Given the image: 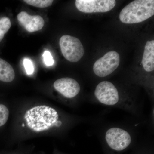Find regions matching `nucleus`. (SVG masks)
Segmentation results:
<instances>
[{
	"instance_id": "obj_5",
	"label": "nucleus",
	"mask_w": 154,
	"mask_h": 154,
	"mask_svg": "<svg viewBox=\"0 0 154 154\" xmlns=\"http://www.w3.org/2000/svg\"><path fill=\"white\" fill-rule=\"evenodd\" d=\"M115 0H76L75 6L81 12L87 14L105 13L115 7Z\"/></svg>"
},
{
	"instance_id": "obj_11",
	"label": "nucleus",
	"mask_w": 154,
	"mask_h": 154,
	"mask_svg": "<svg viewBox=\"0 0 154 154\" xmlns=\"http://www.w3.org/2000/svg\"><path fill=\"white\" fill-rule=\"evenodd\" d=\"M15 72L11 65L0 58V81L10 82L15 79Z\"/></svg>"
},
{
	"instance_id": "obj_13",
	"label": "nucleus",
	"mask_w": 154,
	"mask_h": 154,
	"mask_svg": "<svg viewBox=\"0 0 154 154\" xmlns=\"http://www.w3.org/2000/svg\"><path fill=\"white\" fill-rule=\"evenodd\" d=\"M23 2L30 5L38 8H45L51 6L52 0H24Z\"/></svg>"
},
{
	"instance_id": "obj_3",
	"label": "nucleus",
	"mask_w": 154,
	"mask_h": 154,
	"mask_svg": "<svg viewBox=\"0 0 154 154\" xmlns=\"http://www.w3.org/2000/svg\"><path fill=\"white\" fill-rule=\"evenodd\" d=\"M61 51L64 57L71 62H77L83 57L85 50L79 38L70 36L64 35L59 41Z\"/></svg>"
},
{
	"instance_id": "obj_4",
	"label": "nucleus",
	"mask_w": 154,
	"mask_h": 154,
	"mask_svg": "<svg viewBox=\"0 0 154 154\" xmlns=\"http://www.w3.org/2000/svg\"><path fill=\"white\" fill-rule=\"evenodd\" d=\"M120 57L118 52L111 51L95 62L93 66L94 73L99 77H105L111 74L118 67Z\"/></svg>"
},
{
	"instance_id": "obj_7",
	"label": "nucleus",
	"mask_w": 154,
	"mask_h": 154,
	"mask_svg": "<svg viewBox=\"0 0 154 154\" xmlns=\"http://www.w3.org/2000/svg\"><path fill=\"white\" fill-rule=\"evenodd\" d=\"M94 94L99 102L105 105H115L119 99L117 89L113 84L107 81H103L98 84Z\"/></svg>"
},
{
	"instance_id": "obj_8",
	"label": "nucleus",
	"mask_w": 154,
	"mask_h": 154,
	"mask_svg": "<svg viewBox=\"0 0 154 154\" xmlns=\"http://www.w3.org/2000/svg\"><path fill=\"white\" fill-rule=\"evenodd\" d=\"M54 87L57 91L67 98H72L79 93L81 88L75 80L70 78H63L54 82Z\"/></svg>"
},
{
	"instance_id": "obj_10",
	"label": "nucleus",
	"mask_w": 154,
	"mask_h": 154,
	"mask_svg": "<svg viewBox=\"0 0 154 154\" xmlns=\"http://www.w3.org/2000/svg\"><path fill=\"white\" fill-rule=\"evenodd\" d=\"M142 64L146 71L150 72L154 69V40L146 42Z\"/></svg>"
},
{
	"instance_id": "obj_1",
	"label": "nucleus",
	"mask_w": 154,
	"mask_h": 154,
	"mask_svg": "<svg viewBox=\"0 0 154 154\" xmlns=\"http://www.w3.org/2000/svg\"><path fill=\"white\" fill-rule=\"evenodd\" d=\"M25 117L28 127L36 132L47 130L54 125L60 126L62 123L58 121L59 116L56 110L46 105L31 108L26 112Z\"/></svg>"
},
{
	"instance_id": "obj_6",
	"label": "nucleus",
	"mask_w": 154,
	"mask_h": 154,
	"mask_svg": "<svg viewBox=\"0 0 154 154\" xmlns=\"http://www.w3.org/2000/svg\"><path fill=\"white\" fill-rule=\"evenodd\" d=\"M105 139L109 146L116 151L123 150L128 146L131 142L129 134L118 128L108 130L105 134Z\"/></svg>"
},
{
	"instance_id": "obj_14",
	"label": "nucleus",
	"mask_w": 154,
	"mask_h": 154,
	"mask_svg": "<svg viewBox=\"0 0 154 154\" xmlns=\"http://www.w3.org/2000/svg\"><path fill=\"white\" fill-rule=\"evenodd\" d=\"M9 115L8 108L5 105L0 104V127L3 126L7 122Z\"/></svg>"
},
{
	"instance_id": "obj_16",
	"label": "nucleus",
	"mask_w": 154,
	"mask_h": 154,
	"mask_svg": "<svg viewBox=\"0 0 154 154\" xmlns=\"http://www.w3.org/2000/svg\"><path fill=\"white\" fill-rule=\"evenodd\" d=\"M43 61L47 66H51L54 63V60L51 54L48 51H45L42 54Z\"/></svg>"
},
{
	"instance_id": "obj_12",
	"label": "nucleus",
	"mask_w": 154,
	"mask_h": 154,
	"mask_svg": "<svg viewBox=\"0 0 154 154\" xmlns=\"http://www.w3.org/2000/svg\"><path fill=\"white\" fill-rule=\"evenodd\" d=\"M11 27V22L9 18L4 17L0 19V42Z\"/></svg>"
},
{
	"instance_id": "obj_2",
	"label": "nucleus",
	"mask_w": 154,
	"mask_h": 154,
	"mask_svg": "<svg viewBox=\"0 0 154 154\" xmlns=\"http://www.w3.org/2000/svg\"><path fill=\"white\" fill-rule=\"evenodd\" d=\"M154 15V0H135L122 10L119 18L122 23L133 24L144 22Z\"/></svg>"
},
{
	"instance_id": "obj_9",
	"label": "nucleus",
	"mask_w": 154,
	"mask_h": 154,
	"mask_svg": "<svg viewBox=\"0 0 154 154\" xmlns=\"http://www.w3.org/2000/svg\"><path fill=\"white\" fill-rule=\"evenodd\" d=\"M17 19L19 23L29 33L38 31L42 29L44 26V19L40 16H31L27 12H20Z\"/></svg>"
},
{
	"instance_id": "obj_15",
	"label": "nucleus",
	"mask_w": 154,
	"mask_h": 154,
	"mask_svg": "<svg viewBox=\"0 0 154 154\" xmlns=\"http://www.w3.org/2000/svg\"><path fill=\"white\" fill-rule=\"evenodd\" d=\"M23 64L27 74H32L34 72V68L32 61L29 59L25 58L23 61Z\"/></svg>"
}]
</instances>
